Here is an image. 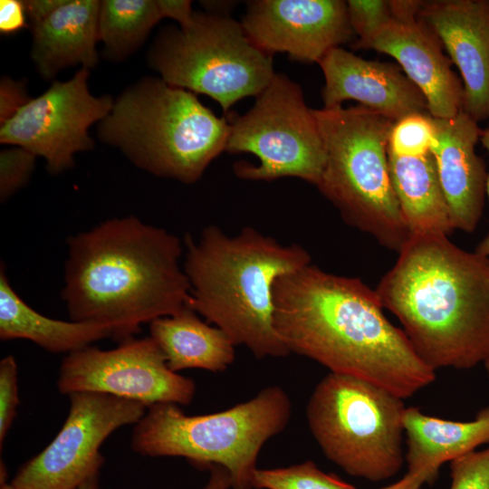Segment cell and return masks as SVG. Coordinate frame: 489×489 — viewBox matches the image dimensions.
Here are the masks:
<instances>
[{
	"instance_id": "cell-7",
	"label": "cell",
	"mask_w": 489,
	"mask_h": 489,
	"mask_svg": "<svg viewBox=\"0 0 489 489\" xmlns=\"http://www.w3.org/2000/svg\"><path fill=\"white\" fill-rule=\"evenodd\" d=\"M291 413V400L279 386L206 415L187 416L177 404L158 403L134 425L130 446L143 456H180L204 468L221 465L234 489H253L260 450L286 427Z\"/></svg>"
},
{
	"instance_id": "cell-32",
	"label": "cell",
	"mask_w": 489,
	"mask_h": 489,
	"mask_svg": "<svg viewBox=\"0 0 489 489\" xmlns=\"http://www.w3.org/2000/svg\"><path fill=\"white\" fill-rule=\"evenodd\" d=\"M23 1L1 0L0 1V32L3 34L17 33L29 25L26 22Z\"/></svg>"
},
{
	"instance_id": "cell-35",
	"label": "cell",
	"mask_w": 489,
	"mask_h": 489,
	"mask_svg": "<svg viewBox=\"0 0 489 489\" xmlns=\"http://www.w3.org/2000/svg\"><path fill=\"white\" fill-rule=\"evenodd\" d=\"M435 481L427 471H408L400 480L381 489H421L424 484H432Z\"/></svg>"
},
{
	"instance_id": "cell-40",
	"label": "cell",
	"mask_w": 489,
	"mask_h": 489,
	"mask_svg": "<svg viewBox=\"0 0 489 489\" xmlns=\"http://www.w3.org/2000/svg\"><path fill=\"white\" fill-rule=\"evenodd\" d=\"M487 375L489 376V359L484 363Z\"/></svg>"
},
{
	"instance_id": "cell-1",
	"label": "cell",
	"mask_w": 489,
	"mask_h": 489,
	"mask_svg": "<svg viewBox=\"0 0 489 489\" xmlns=\"http://www.w3.org/2000/svg\"><path fill=\"white\" fill-rule=\"evenodd\" d=\"M275 329L290 353L332 373L376 384L411 398L436 379L402 329L384 315L376 291L360 279L327 273L312 264L273 285Z\"/></svg>"
},
{
	"instance_id": "cell-6",
	"label": "cell",
	"mask_w": 489,
	"mask_h": 489,
	"mask_svg": "<svg viewBox=\"0 0 489 489\" xmlns=\"http://www.w3.org/2000/svg\"><path fill=\"white\" fill-rule=\"evenodd\" d=\"M325 149L318 185L350 225L399 252L410 236L390 178L395 121L362 105L314 110Z\"/></svg>"
},
{
	"instance_id": "cell-38",
	"label": "cell",
	"mask_w": 489,
	"mask_h": 489,
	"mask_svg": "<svg viewBox=\"0 0 489 489\" xmlns=\"http://www.w3.org/2000/svg\"><path fill=\"white\" fill-rule=\"evenodd\" d=\"M99 478L100 473L91 476L75 489H100Z\"/></svg>"
},
{
	"instance_id": "cell-17",
	"label": "cell",
	"mask_w": 489,
	"mask_h": 489,
	"mask_svg": "<svg viewBox=\"0 0 489 489\" xmlns=\"http://www.w3.org/2000/svg\"><path fill=\"white\" fill-rule=\"evenodd\" d=\"M319 64L325 80L324 109L353 100L392 121L411 114H428L421 91L393 63L365 60L336 47Z\"/></svg>"
},
{
	"instance_id": "cell-3",
	"label": "cell",
	"mask_w": 489,
	"mask_h": 489,
	"mask_svg": "<svg viewBox=\"0 0 489 489\" xmlns=\"http://www.w3.org/2000/svg\"><path fill=\"white\" fill-rule=\"evenodd\" d=\"M375 290L434 370L489 359V256L446 235L411 234Z\"/></svg>"
},
{
	"instance_id": "cell-26",
	"label": "cell",
	"mask_w": 489,
	"mask_h": 489,
	"mask_svg": "<svg viewBox=\"0 0 489 489\" xmlns=\"http://www.w3.org/2000/svg\"><path fill=\"white\" fill-rule=\"evenodd\" d=\"M435 127L427 113L406 116L394 122L388 151L398 156H417L430 151Z\"/></svg>"
},
{
	"instance_id": "cell-20",
	"label": "cell",
	"mask_w": 489,
	"mask_h": 489,
	"mask_svg": "<svg viewBox=\"0 0 489 489\" xmlns=\"http://www.w3.org/2000/svg\"><path fill=\"white\" fill-rule=\"evenodd\" d=\"M403 422L408 471H427L435 480L443 464L489 443V407L467 422L431 417L409 407L406 408Z\"/></svg>"
},
{
	"instance_id": "cell-16",
	"label": "cell",
	"mask_w": 489,
	"mask_h": 489,
	"mask_svg": "<svg viewBox=\"0 0 489 489\" xmlns=\"http://www.w3.org/2000/svg\"><path fill=\"white\" fill-rule=\"evenodd\" d=\"M437 35L463 78L462 110L489 120V1L423 3L418 14Z\"/></svg>"
},
{
	"instance_id": "cell-19",
	"label": "cell",
	"mask_w": 489,
	"mask_h": 489,
	"mask_svg": "<svg viewBox=\"0 0 489 489\" xmlns=\"http://www.w3.org/2000/svg\"><path fill=\"white\" fill-rule=\"evenodd\" d=\"M100 6L97 0H65L32 28L31 56L42 78L51 80L69 66L96 65Z\"/></svg>"
},
{
	"instance_id": "cell-30",
	"label": "cell",
	"mask_w": 489,
	"mask_h": 489,
	"mask_svg": "<svg viewBox=\"0 0 489 489\" xmlns=\"http://www.w3.org/2000/svg\"><path fill=\"white\" fill-rule=\"evenodd\" d=\"M19 405L16 361L12 355L0 362V449L10 429Z\"/></svg>"
},
{
	"instance_id": "cell-11",
	"label": "cell",
	"mask_w": 489,
	"mask_h": 489,
	"mask_svg": "<svg viewBox=\"0 0 489 489\" xmlns=\"http://www.w3.org/2000/svg\"><path fill=\"white\" fill-rule=\"evenodd\" d=\"M69 396L64 424L53 441L24 463L11 484L21 489H75L99 474L100 447L116 429L137 424L148 408L140 402L96 392Z\"/></svg>"
},
{
	"instance_id": "cell-5",
	"label": "cell",
	"mask_w": 489,
	"mask_h": 489,
	"mask_svg": "<svg viewBox=\"0 0 489 489\" xmlns=\"http://www.w3.org/2000/svg\"><path fill=\"white\" fill-rule=\"evenodd\" d=\"M97 135L137 167L190 184L225 150L229 121L216 116L196 93L145 77L114 101Z\"/></svg>"
},
{
	"instance_id": "cell-13",
	"label": "cell",
	"mask_w": 489,
	"mask_h": 489,
	"mask_svg": "<svg viewBox=\"0 0 489 489\" xmlns=\"http://www.w3.org/2000/svg\"><path fill=\"white\" fill-rule=\"evenodd\" d=\"M89 70L82 68L66 82L55 81L1 124L0 142L43 157L47 170L58 174L74 165L73 155L92 149L88 129L102 120L113 106L109 95L88 89Z\"/></svg>"
},
{
	"instance_id": "cell-34",
	"label": "cell",
	"mask_w": 489,
	"mask_h": 489,
	"mask_svg": "<svg viewBox=\"0 0 489 489\" xmlns=\"http://www.w3.org/2000/svg\"><path fill=\"white\" fill-rule=\"evenodd\" d=\"M65 0H26L23 1L28 24L31 28L49 17Z\"/></svg>"
},
{
	"instance_id": "cell-2",
	"label": "cell",
	"mask_w": 489,
	"mask_h": 489,
	"mask_svg": "<svg viewBox=\"0 0 489 489\" xmlns=\"http://www.w3.org/2000/svg\"><path fill=\"white\" fill-rule=\"evenodd\" d=\"M182 251L177 235L135 216L69 237L62 299L70 319L107 326L121 342L180 312L191 301Z\"/></svg>"
},
{
	"instance_id": "cell-27",
	"label": "cell",
	"mask_w": 489,
	"mask_h": 489,
	"mask_svg": "<svg viewBox=\"0 0 489 489\" xmlns=\"http://www.w3.org/2000/svg\"><path fill=\"white\" fill-rule=\"evenodd\" d=\"M347 7L351 29L359 37L357 48H362L394 16L392 1L350 0Z\"/></svg>"
},
{
	"instance_id": "cell-12",
	"label": "cell",
	"mask_w": 489,
	"mask_h": 489,
	"mask_svg": "<svg viewBox=\"0 0 489 489\" xmlns=\"http://www.w3.org/2000/svg\"><path fill=\"white\" fill-rule=\"evenodd\" d=\"M61 393L96 392L138 401L147 408L158 403L188 405L194 380L172 371L151 337L130 338L112 350L88 346L67 354L61 364Z\"/></svg>"
},
{
	"instance_id": "cell-15",
	"label": "cell",
	"mask_w": 489,
	"mask_h": 489,
	"mask_svg": "<svg viewBox=\"0 0 489 489\" xmlns=\"http://www.w3.org/2000/svg\"><path fill=\"white\" fill-rule=\"evenodd\" d=\"M392 19L363 46L392 56L421 91L430 116L448 119L463 105V84L434 31L419 18L423 2L392 1Z\"/></svg>"
},
{
	"instance_id": "cell-25",
	"label": "cell",
	"mask_w": 489,
	"mask_h": 489,
	"mask_svg": "<svg viewBox=\"0 0 489 489\" xmlns=\"http://www.w3.org/2000/svg\"><path fill=\"white\" fill-rule=\"evenodd\" d=\"M255 489H356L334 474H326L312 461L288 467L258 469L254 473Z\"/></svg>"
},
{
	"instance_id": "cell-36",
	"label": "cell",
	"mask_w": 489,
	"mask_h": 489,
	"mask_svg": "<svg viewBox=\"0 0 489 489\" xmlns=\"http://www.w3.org/2000/svg\"><path fill=\"white\" fill-rule=\"evenodd\" d=\"M210 475L203 489H229L232 487V479L226 469L221 465L208 467Z\"/></svg>"
},
{
	"instance_id": "cell-33",
	"label": "cell",
	"mask_w": 489,
	"mask_h": 489,
	"mask_svg": "<svg viewBox=\"0 0 489 489\" xmlns=\"http://www.w3.org/2000/svg\"><path fill=\"white\" fill-rule=\"evenodd\" d=\"M161 17H169L178 22L180 27L189 25L195 16L189 0H157Z\"/></svg>"
},
{
	"instance_id": "cell-9",
	"label": "cell",
	"mask_w": 489,
	"mask_h": 489,
	"mask_svg": "<svg viewBox=\"0 0 489 489\" xmlns=\"http://www.w3.org/2000/svg\"><path fill=\"white\" fill-rule=\"evenodd\" d=\"M148 62L165 82L209 96L225 113L256 97L275 75L272 55L249 40L242 24L213 13H195L189 25L162 29Z\"/></svg>"
},
{
	"instance_id": "cell-18",
	"label": "cell",
	"mask_w": 489,
	"mask_h": 489,
	"mask_svg": "<svg viewBox=\"0 0 489 489\" xmlns=\"http://www.w3.org/2000/svg\"><path fill=\"white\" fill-rule=\"evenodd\" d=\"M430 152L455 229L473 232L481 218L487 174L475 153L483 129L461 110L448 119L433 118Z\"/></svg>"
},
{
	"instance_id": "cell-21",
	"label": "cell",
	"mask_w": 489,
	"mask_h": 489,
	"mask_svg": "<svg viewBox=\"0 0 489 489\" xmlns=\"http://www.w3.org/2000/svg\"><path fill=\"white\" fill-rule=\"evenodd\" d=\"M149 331L174 372L188 369L224 371L235 360L232 340L221 329L203 321L189 305L152 321Z\"/></svg>"
},
{
	"instance_id": "cell-29",
	"label": "cell",
	"mask_w": 489,
	"mask_h": 489,
	"mask_svg": "<svg viewBox=\"0 0 489 489\" xmlns=\"http://www.w3.org/2000/svg\"><path fill=\"white\" fill-rule=\"evenodd\" d=\"M450 469V489H489V447L451 461Z\"/></svg>"
},
{
	"instance_id": "cell-22",
	"label": "cell",
	"mask_w": 489,
	"mask_h": 489,
	"mask_svg": "<svg viewBox=\"0 0 489 489\" xmlns=\"http://www.w3.org/2000/svg\"><path fill=\"white\" fill-rule=\"evenodd\" d=\"M388 155L392 186L410 235H448L455 228L431 152Z\"/></svg>"
},
{
	"instance_id": "cell-28",
	"label": "cell",
	"mask_w": 489,
	"mask_h": 489,
	"mask_svg": "<svg viewBox=\"0 0 489 489\" xmlns=\"http://www.w3.org/2000/svg\"><path fill=\"white\" fill-rule=\"evenodd\" d=\"M36 156L14 146L0 153V199L7 200L24 187L34 170Z\"/></svg>"
},
{
	"instance_id": "cell-31",
	"label": "cell",
	"mask_w": 489,
	"mask_h": 489,
	"mask_svg": "<svg viewBox=\"0 0 489 489\" xmlns=\"http://www.w3.org/2000/svg\"><path fill=\"white\" fill-rule=\"evenodd\" d=\"M29 100L24 82L3 77L0 83L1 124L13 117Z\"/></svg>"
},
{
	"instance_id": "cell-10",
	"label": "cell",
	"mask_w": 489,
	"mask_h": 489,
	"mask_svg": "<svg viewBox=\"0 0 489 489\" xmlns=\"http://www.w3.org/2000/svg\"><path fill=\"white\" fill-rule=\"evenodd\" d=\"M225 150L258 158L257 165H234L235 175L249 180L292 177L317 186L326 159L314 110L306 105L296 82L276 73L254 106L230 120Z\"/></svg>"
},
{
	"instance_id": "cell-8",
	"label": "cell",
	"mask_w": 489,
	"mask_h": 489,
	"mask_svg": "<svg viewBox=\"0 0 489 489\" xmlns=\"http://www.w3.org/2000/svg\"><path fill=\"white\" fill-rule=\"evenodd\" d=\"M403 399L356 377L330 372L310 397L309 428L325 456L347 474L378 482L404 462Z\"/></svg>"
},
{
	"instance_id": "cell-39",
	"label": "cell",
	"mask_w": 489,
	"mask_h": 489,
	"mask_svg": "<svg viewBox=\"0 0 489 489\" xmlns=\"http://www.w3.org/2000/svg\"><path fill=\"white\" fill-rule=\"evenodd\" d=\"M0 489H21V488H18V487L14 486L11 483L7 484V483L5 482V483H1Z\"/></svg>"
},
{
	"instance_id": "cell-24",
	"label": "cell",
	"mask_w": 489,
	"mask_h": 489,
	"mask_svg": "<svg viewBox=\"0 0 489 489\" xmlns=\"http://www.w3.org/2000/svg\"><path fill=\"white\" fill-rule=\"evenodd\" d=\"M154 0H102L99 13V41L103 56L119 62L135 53L161 19Z\"/></svg>"
},
{
	"instance_id": "cell-14",
	"label": "cell",
	"mask_w": 489,
	"mask_h": 489,
	"mask_svg": "<svg viewBox=\"0 0 489 489\" xmlns=\"http://www.w3.org/2000/svg\"><path fill=\"white\" fill-rule=\"evenodd\" d=\"M241 24L261 51L286 53L301 62L319 63L353 34L347 2L340 0L252 1Z\"/></svg>"
},
{
	"instance_id": "cell-37",
	"label": "cell",
	"mask_w": 489,
	"mask_h": 489,
	"mask_svg": "<svg viewBox=\"0 0 489 489\" xmlns=\"http://www.w3.org/2000/svg\"><path fill=\"white\" fill-rule=\"evenodd\" d=\"M480 141L489 154V125L487 126V128L483 129ZM486 193L489 197V172L487 174ZM475 251L481 254L489 256V234H487L484 237V239L478 244Z\"/></svg>"
},
{
	"instance_id": "cell-4",
	"label": "cell",
	"mask_w": 489,
	"mask_h": 489,
	"mask_svg": "<svg viewBox=\"0 0 489 489\" xmlns=\"http://www.w3.org/2000/svg\"><path fill=\"white\" fill-rule=\"evenodd\" d=\"M185 244L189 306L257 359L290 354L274 326L273 285L310 264L309 252L251 226L228 235L208 225L198 239L187 235Z\"/></svg>"
},
{
	"instance_id": "cell-23",
	"label": "cell",
	"mask_w": 489,
	"mask_h": 489,
	"mask_svg": "<svg viewBox=\"0 0 489 489\" xmlns=\"http://www.w3.org/2000/svg\"><path fill=\"white\" fill-rule=\"evenodd\" d=\"M0 338L2 340H29L50 352L69 354L97 340L113 338V334L104 325L55 320L37 312L14 292L2 265Z\"/></svg>"
}]
</instances>
